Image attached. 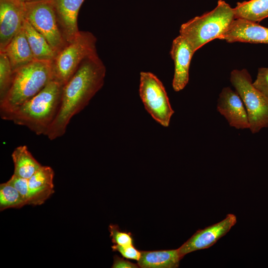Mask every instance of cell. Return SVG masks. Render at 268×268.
<instances>
[{"instance_id": "4fadbf2b", "label": "cell", "mask_w": 268, "mask_h": 268, "mask_svg": "<svg viewBox=\"0 0 268 268\" xmlns=\"http://www.w3.org/2000/svg\"><path fill=\"white\" fill-rule=\"evenodd\" d=\"M219 39L229 43L238 42L268 44V28L256 22L235 18Z\"/></svg>"}, {"instance_id": "52a82bcc", "label": "cell", "mask_w": 268, "mask_h": 268, "mask_svg": "<svg viewBox=\"0 0 268 268\" xmlns=\"http://www.w3.org/2000/svg\"><path fill=\"white\" fill-rule=\"evenodd\" d=\"M139 93L145 109L152 118L163 127H168L174 111L160 79L150 72H141Z\"/></svg>"}, {"instance_id": "ba28073f", "label": "cell", "mask_w": 268, "mask_h": 268, "mask_svg": "<svg viewBox=\"0 0 268 268\" xmlns=\"http://www.w3.org/2000/svg\"><path fill=\"white\" fill-rule=\"evenodd\" d=\"M25 19L43 35L56 54L67 44L59 28L51 0L23 3Z\"/></svg>"}, {"instance_id": "8992f818", "label": "cell", "mask_w": 268, "mask_h": 268, "mask_svg": "<svg viewBox=\"0 0 268 268\" xmlns=\"http://www.w3.org/2000/svg\"><path fill=\"white\" fill-rule=\"evenodd\" d=\"M230 80L240 96L248 117L252 134L268 127V98L253 85L251 76L246 69H234Z\"/></svg>"}, {"instance_id": "7a4b0ae2", "label": "cell", "mask_w": 268, "mask_h": 268, "mask_svg": "<svg viewBox=\"0 0 268 268\" xmlns=\"http://www.w3.org/2000/svg\"><path fill=\"white\" fill-rule=\"evenodd\" d=\"M63 86L52 80L32 98L1 118L25 126L37 135H46L59 111Z\"/></svg>"}, {"instance_id": "277c9868", "label": "cell", "mask_w": 268, "mask_h": 268, "mask_svg": "<svg viewBox=\"0 0 268 268\" xmlns=\"http://www.w3.org/2000/svg\"><path fill=\"white\" fill-rule=\"evenodd\" d=\"M235 19L234 9L223 0H219L211 11L183 23L180 35L190 44L196 52L208 42L219 39Z\"/></svg>"}, {"instance_id": "6da1fadb", "label": "cell", "mask_w": 268, "mask_h": 268, "mask_svg": "<svg viewBox=\"0 0 268 268\" xmlns=\"http://www.w3.org/2000/svg\"><path fill=\"white\" fill-rule=\"evenodd\" d=\"M106 69L97 53L85 59L63 86L57 116L46 136L54 140L63 136L71 118L81 111L104 83Z\"/></svg>"}, {"instance_id": "44dd1931", "label": "cell", "mask_w": 268, "mask_h": 268, "mask_svg": "<svg viewBox=\"0 0 268 268\" xmlns=\"http://www.w3.org/2000/svg\"><path fill=\"white\" fill-rule=\"evenodd\" d=\"M26 205L18 191L8 181L0 185V210Z\"/></svg>"}, {"instance_id": "9a60e30c", "label": "cell", "mask_w": 268, "mask_h": 268, "mask_svg": "<svg viewBox=\"0 0 268 268\" xmlns=\"http://www.w3.org/2000/svg\"><path fill=\"white\" fill-rule=\"evenodd\" d=\"M54 172L48 166H42L28 179L29 204H43L54 193Z\"/></svg>"}, {"instance_id": "83f0119b", "label": "cell", "mask_w": 268, "mask_h": 268, "mask_svg": "<svg viewBox=\"0 0 268 268\" xmlns=\"http://www.w3.org/2000/svg\"><path fill=\"white\" fill-rule=\"evenodd\" d=\"M19 0L21 1V2L24 3V2H30V1H33L35 0Z\"/></svg>"}, {"instance_id": "d4e9b609", "label": "cell", "mask_w": 268, "mask_h": 268, "mask_svg": "<svg viewBox=\"0 0 268 268\" xmlns=\"http://www.w3.org/2000/svg\"><path fill=\"white\" fill-rule=\"evenodd\" d=\"M254 86L268 98V67L259 68Z\"/></svg>"}, {"instance_id": "ffe728a7", "label": "cell", "mask_w": 268, "mask_h": 268, "mask_svg": "<svg viewBox=\"0 0 268 268\" xmlns=\"http://www.w3.org/2000/svg\"><path fill=\"white\" fill-rule=\"evenodd\" d=\"M233 9L235 18L258 23L268 17V0L238 2Z\"/></svg>"}, {"instance_id": "4316f807", "label": "cell", "mask_w": 268, "mask_h": 268, "mask_svg": "<svg viewBox=\"0 0 268 268\" xmlns=\"http://www.w3.org/2000/svg\"><path fill=\"white\" fill-rule=\"evenodd\" d=\"M138 267V265L132 263L118 256H114V262L112 267L113 268H137Z\"/></svg>"}, {"instance_id": "484cf974", "label": "cell", "mask_w": 268, "mask_h": 268, "mask_svg": "<svg viewBox=\"0 0 268 268\" xmlns=\"http://www.w3.org/2000/svg\"><path fill=\"white\" fill-rule=\"evenodd\" d=\"M113 251L119 252L124 258L138 261L141 255V251L137 250L133 245L121 246L114 244L112 246Z\"/></svg>"}, {"instance_id": "2e32d148", "label": "cell", "mask_w": 268, "mask_h": 268, "mask_svg": "<svg viewBox=\"0 0 268 268\" xmlns=\"http://www.w3.org/2000/svg\"><path fill=\"white\" fill-rule=\"evenodd\" d=\"M3 52L14 71L35 60L23 26L7 45Z\"/></svg>"}, {"instance_id": "30bf717a", "label": "cell", "mask_w": 268, "mask_h": 268, "mask_svg": "<svg viewBox=\"0 0 268 268\" xmlns=\"http://www.w3.org/2000/svg\"><path fill=\"white\" fill-rule=\"evenodd\" d=\"M24 19L23 2L0 0V51L22 28Z\"/></svg>"}, {"instance_id": "cb8c5ba5", "label": "cell", "mask_w": 268, "mask_h": 268, "mask_svg": "<svg viewBox=\"0 0 268 268\" xmlns=\"http://www.w3.org/2000/svg\"><path fill=\"white\" fill-rule=\"evenodd\" d=\"M8 182L18 191L25 204H29L28 179L13 174Z\"/></svg>"}, {"instance_id": "d6986e66", "label": "cell", "mask_w": 268, "mask_h": 268, "mask_svg": "<svg viewBox=\"0 0 268 268\" xmlns=\"http://www.w3.org/2000/svg\"><path fill=\"white\" fill-rule=\"evenodd\" d=\"M11 157L14 167L13 174L21 178L29 179L42 166L26 145L15 148Z\"/></svg>"}, {"instance_id": "7402d4cb", "label": "cell", "mask_w": 268, "mask_h": 268, "mask_svg": "<svg viewBox=\"0 0 268 268\" xmlns=\"http://www.w3.org/2000/svg\"><path fill=\"white\" fill-rule=\"evenodd\" d=\"M14 71L6 55L0 52V101L8 92L13 78Z\"/></svg>"}, {"instance_id": "5bb4252c", "label": "cell", "mask_w": 268, "mask_h": 268, "mask_svg": "<svg viewBox=\"0 0 268 268\" xmlns=\"http://www.w3.org/2000/svg\"><path fill=\"white\" fill-rule=\"evenodd\" d=\"M85 0H51L62 34L68 44L78 34L77 17Z\"/></svg>"}, {"instance_id": "7c38bea8", "label": "cell", "mask_w": 268, "mask_h": 268, "mask_svg": "<svg viewBox=\"0 0 268 268\" xmlns=\"http://www.w3.org/2000/svg\"><path fill=\"white\" fill-rule=\"evenodd\" d=\"M195 53L182 36L179 35L173 40L170 55L174 63L172 87L176 92L183 90L189 82L191 61Z\"/></svg>"}, {"instance_id": "e0dca14e", "label": "cell", "mask_w": 268, "mask_h": 268, "mask_svg": "<svg viewBox=\"0 0 268 268\" xmlns=\"http://www.w3.org/2000/svg\"><path fill=\"white\" fill-rule=\"evenodd\" d=\"M182 259L178 249L142 251L137 265L142 268H175Z\"/></svg>"}, {"instance_id": "ac0fdd59", "label": "cell", "mask_w": 268, "mask_h": 268, "mask_svg": "<svg viewBox=\"0 0 268 268\" xmlns=\"http://www.w3.org/2000/svg\"><path fill=\"white\" fill-rule=\"evenodd\" d=\"M23 28L35 60L52 62L56 53L45 38L25 19Z\"/></svg>"}, {"instance_id": "9c48e42d", "label": "cell", "mask_w": 268, "mask_h": 268, "mask_svg": "<svg viewBox=\"0 0 268 268\" xmlns=\"http://www.w3.org/2000/svg\"><path fill=\"white\" fill-rule=\"evenodd\" d=\"M236 222V216L229 213L219 222L198 230L178 249L180 256L183 258L191 252L211 247L225 235Z\"/></svg>"}, {"instance_id": "603a6c76", "label": "cell", "mask_w": 268, "mask_h": 268, "mask_svg": "<svg viewBox=\"0 0 268 268\" xmlns=\"http://www.w3.org/2000/svg\"><path fill=\"white\" fill-rule=\"evenodd\" d=\"M109 231L114 244L123 246L133 245L134 240L131 233L121 231L118 225H109Z\"/></svg>"}, {"instance_id": "8fae6325", "label": "cell", "mask_w": 268, "mask_h": 268, "mask_svg": "<svg viewBox=\"0 0 268 268\" xmlns=\"http://www.w3.org/2000/svg\"><path fill=\"white\" fill-rule=\"evenodd\" d=\"M217 111L230 126L238 130L249 129L248 114L239 95L229 87H224L219 95Z\"/></svg>"}, {"instance_id": "5b68a950", "label": "cell", "mask_w": 268, "mask_h": 268, "mask_svg": "<svg viewBox=\"0 0 268 268\" xmlns=\"http://www.w3.org/2000/svg\"><path fill=\"white\" fill-rule=\"evenodd\" d=\"M96 41V37L90 32L80 31L52 62L53 80L64 85L85 59L97 53Z\"/></svg>"}, {"instance_id": "3957f363", "label": "cell", "mask_w": 268, "mask_h": 268, "mask_svg": "<svg viewBox=\"0 0 268 268\" xmlns=\"http://www.w3.org/2000/svg\"><path fill=\"white\" fill-rule=\"evenodd\" d=\"M53 80L52 62L35 60L14 71L11 87L0 101V116L14 110Z\"/></svg>"}]
</instances>
